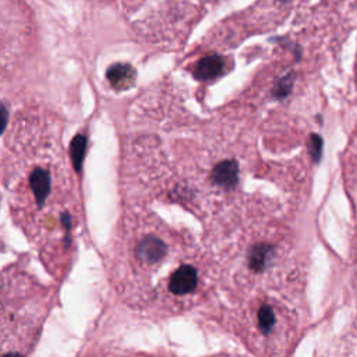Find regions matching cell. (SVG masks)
Wrapping results in <instances>:
<instances>
[{
	"instance_id": "1",
	"label": "cell",
	"mask_w": 357,
	"mask_h": 357,
	"mask_svg": "<svg viewBox=\"0 0 357 357\" xmlns=\"http://www.w3.org/2000/svg\"><path fill=\"white\" fill-rule=\"evenodd\" d=\"M167 255V245L165 240L156 234H146L139 238L135 247V257L138 262L148 268H155L162 264Z\"/></svg>"
},
{
	"instance_id": "2",
	"label": "cell",
	"mask_w": 357,
	"mask_h": 357,
	"mask_svg": "<svg viewBox=\"0 0 357 357\" xmlns=\"http://www.w3.org/2000/svg\"><path fill=\"white\" fill-rule=\"evenodd\" d=\"M198 286V272L192 265L183 264L173 269L167 280V290L174 297L191 294Z\"/></svg>"
},
{
	"instance_id": "3",
	"label": "cell",
	"mask_w": 357,
	"mask_h": 357,
	"mask_svg": "<svg viewBox=\"0 0 357 357\" xmlns=\"http://www.w3.org/2000/svg\"><path fill=\"white\" fill-rule=\"evenodd\" d=\"M212 181L223 188H233L238 181V165L234 160H222L211 172Z\"/></svg>"
},
{
	"instance_id": "4",
	"label": "cell",
	"mask_w": 357,
	"mask_h": 357,
	"mask_svg": "<svg viewBox=\"0 0 357 357\" xmlns=\"http://www.w3.org/2000/svg\"><path fill=\"white\" fill-rule=\"evenodd\" d=\"M225 67V61L218 54H211L206 56L204 59H201L194 70V75L197 79L201 81H208V79H213L216 77H219L223 71Z\"/></svg>"
},
{
	"instance_id": "5",
	"label": "cell",
	"mask_w": 357,
	"mask_h": 357,
	"mask_svg": "<svg viewBox=\"0 0 357 357\" xmlns=\"http://www.w3.org/2000/svg\"><path fill=\"white\" fill-rule=\"evenodd\" d=\"M134 78L135 71L128 64H114L107 70V79L117 89L130 86L134 82Z\"/></svg>"
},
{
	"instance_id": "6",
	"label": "cell",
	"mask_w": 357,
	"mask_h": 357,
	"mask_svg": "<svg viewBox=\"0 0 357 357\" xmlns=\"http://www.w3.org/2000/svg\"><path fill=\"white\" fill-rule=\"evenodd\" d=\"M50 184H52V178L47 172L38 169L31 174L29 185H31V190H32L36 201L40 205L50 192Z\"/></svg>"
},
{
	"instance_id": "7",
	"label": "cell",
	"mask_w": 357,
	"mask_h": 357,
	"mask_svg": "<svg viewBox=\"0 0 357 357\" xmlns=\"http://www.w3.org/2000/svg\"><path fill=\"white\" fill-rule=\"evenodd\" d=\"M269 251H271V248L268 245H264V244L254 247L250 252V259H248L250 266L254 271H261L264 268L265 262H266Z\"/></svg>"
},
{
	"instance_id": "8",
	"label": "cell",
	"mask_w": 357,
	"mask_h": 357,
	"mask_svg": "<svg viewBox=\"0 0 357 357\" xmlns=\"http://www.w3.org/2000/svg\"><path fill=\"white\" fill-rule=\"evenodd\" d=\"M275 325V314L269 305H262L258 310V326L262 333L268 335Z\"/></svg>"
},
{
	"instance_id": "9",
	"label": "cell",
	"mask_w": 357,
	"mask_h": 357,
	"mask_svg": "<svg viewBox=\"0 0 357 357\" xmlns=\"http://www.w3.org/2000/svg\"><path fill=\"white\" fill-rule=\"evenodd\" d=\"M84 149H85V138L82 135H78L73 142V162L77 170H79L82 158H84Z\"/></svg>"
},
{
	"instance_id": "10",
	"label": "cell",
	"mask_w": 357,
	"mask_h": 357,
	"mask_svg": "<svg viewBox=\"0 0 357 357\" xmlns=\"http://www.w3.org/2000/svg\"><path fill=\"white\" fill-rule=\"evenodd\" d=\"M322 138L317 134H312L308 139V151H310V155L311 158L318 162L321 159V153H322Z\"/></svg>"
},
{
	"instance_id": "11",
	"label": "cell",
	"mask_w": 357,
	"mask_h": 357,
	"mask_svg": "<svg viewBox=\"0 0 357 357\" xmlns=\"http://www.w3.org/2000/svg\"><path fill=\"white\" fill-rule=\"evenodd\" d=\"M6 120H7V110L4 106L0 105V132L6 126Z\"/></svg>"
}]
</instances>
